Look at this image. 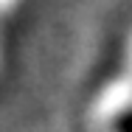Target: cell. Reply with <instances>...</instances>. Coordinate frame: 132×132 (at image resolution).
I'll return each mask as SVG.
<instances>
[{"mask_svg": "<svg viewBox=\"0 0 132 132\" xmlns=\"http://www.w3.org/2000/svg\"><path fill=\"white\" fill-rule=\"evenodd\" d=\"M20 9H23V0H0V28L9 26Z\"/></svg>", "mask_w": 132, "mask_h": 132, "instance_id": "6da1fadb", "label": "cell"}]
</instances>
